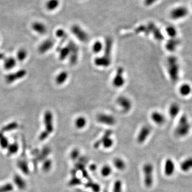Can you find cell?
Segmentation results:
<instances>
[{"label":"cell","mask_w":192,"mask_h":192,"mask_svg":"<svg viewBox=\"0 0 192 192\" xmlns=\"http://www.w3.org/2000/svg\"><path fill=\"white\" fill-rule=\"evenodd\" d=\"M167 69L170 79L173 82H176L179 78L180 65L176 56H170L167 58Z\"/></svg>","instance_id":"6da1fadb"},{"label":"cell","mask_w":192,"mask_h":192,"mask_svg":"<svg viewBox=\"0 0 192 192\" xmlns=\"http://www.w3.org/2000/svg\"><path fill=\"white\" fill-rule=\"evenodd\" d=\"M191 125L186 115H182L178 121V124L175 130V134L177 137H184L190 132Z\"/></svg>","instance_id":"7a4b0ae2"},{"label":"cell","mask_w":192,"mask_h":192,"mask_svg":"<svg viewBox=\"0 0 192 192\" xmlns=\"http://www.w3.org/2000/svg\"><path fill=\"white\" fill-rule=\"evenodd\" d=\"M144 172V184L147 187H151L153 183V166L150 163L145 164L143 168Z\"/></svg>","instance_id":"3957f363"},{"label":"cell","mask_w":192,"mask_h":192,"mask_svg":"<svg viewBox=\"0 0 192 192\" xmlns=\"http://www.w3.org/2000/svg\"><path fill=\"white\" fill-rule=\"evenodd\" d=\"M188 15V10L185 6L180 5L174 8L170 12V17L172 20L182 19Z\"/></svg>","instance_id":"277c9868"},{"label":"cell","mask_w":192,"mask_h":192,"mask_svg":"<svg viewBox=\"0 0 192 192\" xmlns=\"http://www.w3.org/2000/svg\"><path fill=\"white\" fill-rule=\"evenodd\" d=\"M71 31L72 34L81 42H86L88 41L89 39L88 33L83 28H81L79 25L76 24L72 25Z\"/></svg>","instance_id":"5b68a950"},{"label":"cell","mask_w":192,"mask_h":192,"mask_svg":"<svg viewBox=\"0 0 192 192\" xmlns=\"http://www.w3.org/2000/svg\"><path fill=\"white\" fill-rule=\"evenodd\" d=\"M124 72V68L122 67H119L117 69L116 74L114 77L112 81V84L114 87L116 88H121L124 85L125 82V79L123 77Z\"/></svg>","instance_id":"8992f818"},{"label":"cell","mask_w":192,"mask_h":192,"mask_svg":"<svg viewBox=\"0 0 192 192\" xmlns=\"http://www.w3.org/2000/svg\"><path fill=\"white\" fill-rule=\"evenodd\" d=\"M116 103L121 107L123 112L125 113L129 112L132 108L131 101L125 96L119 97L116 100Z\"/></svg>","instance_id":"52a82bcc"},{"label":"cell","mask_w":192,"mask_h":192,"mask_svg":"<svg viewBox=\"0 0 192 192\" xmlns=\"http://www.w3.org/2000/svg\"><path fill=\"white\" fill-rule=\"evenodd\" d=\"M96 120L99 123L108 126H113L116 123V119L114 116L105 113L98 114L96 117Z\"/></svg>","instance_id":"ba28073f"},{"label":"cell","mask_w":192,"mask_h":192,"mask_svg":"<svg viewBox=\"0 0 192 192\" xmlns=\"http://www.w3.org/2000/svg\"><path fill=\"white\" fill-rule=\"evenodd\" d=\"M70 50V55L69 56V60L70 64L74 65L76 64L78 59L79 48L77 45L73 41H69L67 44Z\"/></svg>","instance_id":"9c48e42d"},{"label":"cell","mask_w":192,"mask_h":192,"mask_svg":"<svg viewBox=\"0 0 192 192\" xmlns=\"http://www.w3.org/2000/svg\"><path fill=\"white\" fill-rule=\"evenodd\" d=\"M53 119L52 112L50 111H47L44 115V123L45 131L49 133H51L53 131Z\"/></svg>","instance_id":"30bf717a"},{"label":"cell","mask_w":192,"mask_h":192,"mask_svg":"<svg viewBox=\"0 0 192 192\" xmlns=\"http://www.w3.org/2000/svg\"><path fill=\"white\" fill-rule=\"evenodd\" d=\"M27 74V72L25 69H20L19 71L8 74L5 77V80L7 83L10 84L14 82L16 80L23 78Z\"/></svg>","instance_id":"8fae6325"},{"label":"cell","mask_w":192,"mask_h":192,"mask_svg":"<svg viewBox=\"0 0 192 192\" xmlns=\"http://www.w3.org/2000/svg\"><path fill=\"white\" fill-rule=\"evenodd\" d=\"M151 132V128L148 125H144L140 129L137 137V142L139 144H143L147 139Z\"/></svg>","instance_id":"7c38bea8"},{"label":"cell","mask_w":192,"mask_h":192,"mask_svg":"<svg viewBox=\"0 0 192 192\" xmlns=\"http://www.w3.org/2000/svg\"><path fill=\"white\" fill-rule=\"evenodd\" d=\"M180 44V40L177 38L170 39L165 45V48L169 52L176 51Z\"/></svg>","instance_id":"4fadbf2b"},{"label":"cell","mask_w":192,"mask_h":192,"mask_svg":"<svg viewBox=\"0 0 192 192\" xmlns=\"http://www.w3.org/2000/svg\"><path fill=\"white\" fill-rule=\"evenodd\" d=\"M152 121L157 125H161L165 122L166 119L164 114L158 111L152 112L151 115Z\"/></svg>","instance_id":"5bb4252c"},{"label":"cell","mask_w":192,"mask_h":192,"mask_svg":"<svg viewBox=\"0 0 192 192\" xmlns=\"http://www.w3.org/2000/svg\"><path fill=\"white\" fill-rule=\"evenodd\" d=\"M164 173L167 176H172L175 170V165L171 159H168L164 164Z\"/></svg>","instance_id":"9a60e30c"},{"label":"cell","mask_w":192,"mask_h":192,"mask_svg":"<svg viewBox=\"0 0 192 192\" xmlns=\"http://www.w3.org/2000/svg\"><path fill=\"white\" fill-rule=\"evenodd\" d=\"M95 64L96 66L103 67H107L112 63V59L103 56L97 57L95 59Z\"/></svg>","instance_id":"2e32d148"},{"label":"cell","mask_w":192,"mask_h":192,"mask_svg":"<svg viewBox=\"0 0 192 192\" xmlns=\"http://www.w3.org/2000/svg\"><path fill=\"white\" fill-rule=\"evenodd\" d=\"M53 45H54V41L51 39L45 40L40 44L38 49L39 52L41 54L48 52L49 50H50L53 47Z\"/></svg>","instance_id":"e0dca14e"},{"label":"cell","mask_w":192,"mask_h":192,"mask_svg":"<svg viewBox=\"0 0 192 192\" xmlns=\"http://www.w3.org/2000/svg\"><path fill=\"white\" fill-rule=\"evenodd\" d=\"M180 105L177 103H173L170 104L168 108V113L169 116L172 119H175L176 117L179 115L180 113Z\"/></svg>","instance_id":"ac0fdd59"},{"label":"cell","mask_w":192,"mask_h":192,"mask_svg":"<svg viewBox=\"0 0 192 192\" xmlns=\"http://www.w3.org/2000/svg\"><path fill=\"white\" fill-rule=\"evenodd\" d=\"M33 30L41 35H43L47 32V28L43 23L40 21L34 22L32 25Z\"/></svg>","instance_id":"d6986e66"},{"label":"cell","mask_w":192,"mask_h":192,"mask_svg":"<svg viewBox=\"0 0 192 192\" xmlns=\"http://www.w3.org/2000/svg\"><path fill=\"white\" fill-rule=\"evenodd\" d=\"M112 47H113V40L110 37H107L105 40V43L104 47V55L103 56L111 58Z\"/></svg>","instance_id":"ffe728a7"},{"label":"cell","mask_w":192,"mask_h":192,"mask_svg":"<svg viewBox=\"0 0 192 192\" xmlns=\"http://www.w3.org/2000/svg\"><path fill=\"white\" fill-rule=\"evenodd\" d=\"M179 94L183 97H188L192 92V87L191 84L187 83H184L180 85L179 88Z\"/></svg>","instance_id":"44dd1931"},{"label":"cell","mask_w":192,"mask_h":192,"mask_svg":"<svg viewBox=\"0 0 192 192\" xmlns=\"http://www.w3.org/2000/svg\"><path fill=\"white\" fill-rule=\"evenodd\" d=\"M60 5L59 0H47L45 3L46 9L49 11L56 10Z\"/></svg>","instance_id":"7402d4cb"},{"label":"cell","mask_w":192,"mask_h":192,"mask_svg":"<svg viewBox=\"0 0 192 192\" xmlns=\"http://www.w3.org/2000/svg\"><path fill=\"white\" fill-rule=\"evenodd\" d=\"M180 169L184 172H188L192 169V157H190L184 160L180 164Z\"/></svg>","instance_id":"603a6c76"},{"label":"cell","mask_w":192,"mask_h":192,"mask_svg":"<svg viewBox=\"0 0 192 192\" xmlns=\"http://www.w3.org/2000/svg\"><path fill=\"white\" fill-rule=\"evenodd\" d=\"M68 77V73L66 71H62L59 73L56 76L55 81L57 84L61 85L67 80Z\"/></svg>","instance_id":"cb8c5ba5"},{"label":"cell","mask_w":192,"mask_h":192,"mask_svg":"<svg viewBox=\"0 0 192 192\" xmlns=\"http://www.w3.org/2000/svg\"><path fill=\"white\" fill-rule=\"evenodd\" d=\"M56 35L57 37L60 38V39H61V40H62L61 42L60 43V44L58 45V47L57 48V51H58L60 48H61V46L62 45L63 42H64L67 39V33H66V32L64 31L63 29L60 28V29H58L56 31Z\"/></svg>","instance_id":"d4e9b609"},{"label":"cell","mask_w":192,"mask_h":192,"mask_svg":"<svg viewBox=\"0 0 192 192\" xmlns=\"http://www.w3.org/2000/svg\"><path fill=\"white\" fill-rule=\"evenodd\" d=\"M59 52V58L60 60H64L66 59L70 55V50L69 48L67 45L66 47L61 48L58 50Z\"/></svg>","instance_id":"484cf974"},{"label":"cell","mask_w":192,"mask_h":192,"mask_svg":"<svg viewBox=\"0 0 192 192\" xmlns=\"http://www.w3.org/2000/svg\"><path fill=\"white\" fill-rule=\"evenodd\" d=\"M16 60L13 57L6 58L4 62V67L6 70H10L15 67Z\"/></svg>","instance_id":"4316f807"},{"label":"cell","mask_w":192,"mask_h":192,"mask_svg":"<svg viewBox=\"0 0 192 192\" xmlns=\"http://www.w3.org/2000/svg\"><path fill=\"white\" fill-rule=\"evenodd\" d=\"M87 119L84 117V116H79L77 117L76 120L75 121V125L76 128L79 129H82L86 126L87 125Z\"/></svg>","instance_id":"83f0119b"},{"label":"cell","mask_w":192,"mask_h":192,"mask_svg":"<svg viewBox=\"0 0 192 192\" xmlns=\"http://www.w3.org/2000/svg\"><path fill=\"white\" fill-rule=\"evenodd\" d=\"M113 164L115 167L119 170H123L126 167V164L124 161L119 157L114 159L113 161Z\"/></svg>","instance_id":"f1b7e54d"},{"label":"cell","mask_w":192,"mask_h":192,"mask_svg":"<svg viewBox=\"0 0 192 192\" xmlns=\"http://www.w3.org/2000/svg\"><path fill=\"white\" fill-rule=\"evenodd\" d=\"M112 134V130H107V131H106V132L104 133V135L102 137V138L101 139H100L99 140H98L97 141H96V143H95L94 145H93L94 148H98L100 145L102 144L103 142L104 141V140H105L106 139H107L108 137H110V136H111Z\"/></svg>","instance_id":"f546056e"},{"label":"cell","mask_w":192,"mask_h":192,"mask_svg":"<svg viewBox=\"0 0 192 192\" xmlns=\"http://www.w3.org/2000/svg\"><path fill=\"white\" fill-rule=\"evenodd\" d=\"M165 32L168 36L170 37V39L176 38L177 35V29L173 26H168L165 28Z\"/></svg>","instance_id":"4dcf8cb0"},{"label":"cell","mask_w":192,"mask_h":192,"mask_svg":"<svg viewBox=\"0 0 192 192\" xmlns=\"http://www.w3.org/2000/svg\"><path fill=\"white\" fill-rule=\"evenodd\" d=\"M104 45L101 41H96L92 45V51L95 53H100L103 50H104Z\"/></svg>","instance_id":"1f68e13d"},{"label":"cell","mask_w":192,"mask_h":192,"mask_svg":"<svg viewBox=\"0 0 192 192\" xmlns=\"http://www.w3.org/2000/svg\"><path fill=\"white\" fill-rule=\"evenodd\" d=\"M14 181L18 188L23 189L26 187V183L22 178L18 175H16L14 177Z\"/></svg>","instance_id":"d6a6232c"},{"label":"cell","mask_w":192,"mask_h":192,"mask_svg":"<svg viewBox=\"0 0 192 192\" xmlns=\"http://www.w3.org/2000/svg\"><path fill=\"white\" fill-rule=\"evenodd\" d=\"M18 124L17 123H16L15 122H11L9 124L5 125L4 127L2 128L1 132L3 133L4 132L13 130H15L17 128H18Z\"/></svg>","instance_id":"836d02e7"},{"label":"cell","mask_w":192,"mask_h":192,"mask_svg":"<svg viewBox=\"0 0 192 192\" xmlns=\"http://www.w3.org/2000/svg\"><path fill=\"white\" fill-rule=\"evenodd\" d=\"M85 186L87 188H91L93 192H99L100 187L99 184L93 183L92 181H89L85 184Z\"/></svg>","instance_id":"e575fe53"},{"label":"cell","mask_w":192,"mask_h":192,"mask_svg":"<svg viewBox=\"0 0 192 192\" xmlns=\"http://www.w3.org/2000/svg\"><path fill=\"white\" fill-rule=\"evenodd\" d=\"M27 52L24 49H20L17 53V57L18 60L20 61H23L27 57Z\"/></svg>","instance_id":"d590c367"},{"label":"cell","mask_w":192,"mask_h":192,"mask_svg":"<svg viewBox=\"0 0 192 192\" xmlns=\"http://www.w3.org/2000/svg\"><path fill=\"white\" fill-rule=\"evenodd\" d=\"M112 168L108 165H104L101 169V174L102 176L105 177L109 176L112 173Z\"/></svg>","instance_id":"8d00e7d4"},{"label":"cell","mask_w":192,"mask_h":192,"mask_svg":"<svg viewBox=\"0 0 192 192\" xmlns=\"http://www.w3.org/2000/svg\"><path fill=\"white\" fill-rule=\"evenodd\" d=\"M9 145L7 138L4 136L3 132H0V146L2 148H8Z\"/></svg>","instance_id":"74e56055"},{"label":"cell","mask_w":192,"mask_h":192,"mask_svg":"<svg viewBox=\"0 0 192 192\" xmlns=\"http://www.w3.org/2000/svg\"><path fill=\"white\" fill-rule=\"evenodd\" d=\"M18 166L20 168V170L25 174H28L29 173V169L28 165L26 162L20 161L18 162Z\"/></svg>","instance_id":"f35d334b"},{"label":"cell","mask_w":192,"mask_h":192,"mask_svg":"<svg viewBox=\"0 0 192 192\" xmlns=\"http://www.w3.org/2000/svg\"><path fill=\"white\" fill-rule=\"evenodd\" d=\"M18 145L16 143L9 145L8 147V153L10 154H16L18 151Z\"/></svg>","instance_id":"ab89813d"},{"label":"cell","mask_w":192,"mask_h":192,"mask_svg":"<svg viewBox=\"0 0 192 192\" xmlns=\"http://www.w3.org/2000/svg\"><path fill=\"white\" fill-rule=\"evenodd\" d=\"M122 183L120 180H116L114 183L113 186V192H122Z\"/></svg>","instance_id":"60d3db41"},{"label":"cell","mask_w":192,"mask_h":192,"mask_svg":"<svg viewBox=\"0 0 192 192\" xmlns=\"http://www.w3.org/2000/svg\"><path fill=\"white\" fill-rule=\"evenodd\" d=\"M82 184V181L80 178L76 177V176H74L72 177V179L68 183V185L71 186H74L76 185H79Z\"/></svg>","instance_id":"b9f144b4"},{"label":"cell","mask_w":192,"mask_h":192,"mask_svg":"<svg viewBox=\"0 0 192 192\" xmlns=\"http://www.w3.org/2000/svg\"><path fill=\"white\" fill-rule=\"evenodd\" d=\"M113 144V140L110 137H108L103 142L101 145L105 148H109L111 147Z\"/></svg>","instance_id":"7bdbcfd3"},{"label":"cell","mask_w":192,"mask_h":192,"mask_svg":"<svg viewBox=\"0 0 192 192\" xmlns=\"http://www.w3.org/2000/svg\"><path fill=\"white\" fill-rule=\"evenodd\" d=\"M13 186L10 184H7L0 187V192H10L13 190Z\"/></svg>","instance_id":"ee69618b"},{"label":"cell","mask_w":192,"mask_h":192,"mask_svg":"<svg viewBox=\"0 0 192 192\" xmlns=\"http://www.w3.org/2000/svg\"><path fill=\"white\" fill-rule=\"evenodd\" d=\"M51 166H52V161L51 160H47L44 162L42 168L44 171L47 172L50 170Z\"/></svg>","instance_id":"f6af8a7d"},{"label":"cell","mask_w":192,"mask_h":192,"mask_svg":"<svg viewBox=\"0 0 192 192\" xmlns=\"http://www.w3.org/2000/svg\"><path fill=\"white\" fill-rule=\"evenodd\" d=\"M79 156H80V151L78 149L75 148L72 150V152L71 153V154H70L71 158L72 160H75L77 159Z\"/></svg>","instance_id":"bcb514c9"},{"label":"cell","mask_w":192,"mask_h":192,"mask_svg":"<svg viewBox=\"0 0 192 192\" xmlns=\"http://www.w3.org/2000/svg\"><path fill=\"white\" fill-rule=\"evenodd\" d=\"M50 133H49L47 131L44 130L43 132H41L39 136V139L40 140H44L48 137Z\"/></svg>","instance_id":"7dc6e473"},{"label":"cell","mask_w":192,"mask_h":192,"mask_svg":"<svg viewBox=\"0 0 192 192\" xmlns=\"http://www.w3.org/2000/svg\"><path fill=\"white\" fill-rule=\"evenodd\" d=\"M159 0H144V3L145 5L147 7H149L155 4Z\"/></svg>","instance_id":"c3c4849f"},{"label":"cell","mask_w":192,"mask_h":192,"mask_svg":"<svg viewBox=\"0 0 192 192\" xmlns=\"http://www.w3.org/2000/svg\"><path fill=\"white\" fill-rule=\"evenodd\" d=\"M96 169H97V166H96L95 164H91V165L90 166V167H89V169H90L91 171H95L96 170Z\"/></svg>","instance_id":"681fc988"},{"label":"cell","mask_w":192,"mask_h":192,"mask_svg":"<svg viewBox=\"0 0 192 192\" xmlns=\"http://www.w3.org/2000/svg\"><path fill=\"white\" fill-rule=\"evenodd\" d=\"M4 55L3 53H0V60H2L4 58Z\"/></svg>","instance_id":"f907efd6"},{"label":"cell","mask_w":192,"mask_h":192,"mask_svg":"<svg viewBox=\"0 0 192 192\" xmlns=\"http://www.w3.org/2000/svg\"><path fill=\"white\" fill-rule=\"evenodd\" d=\"M81 192H84V191H81Z\"/></svg>","instance_id":"816d5d0a"}]
</instances>
